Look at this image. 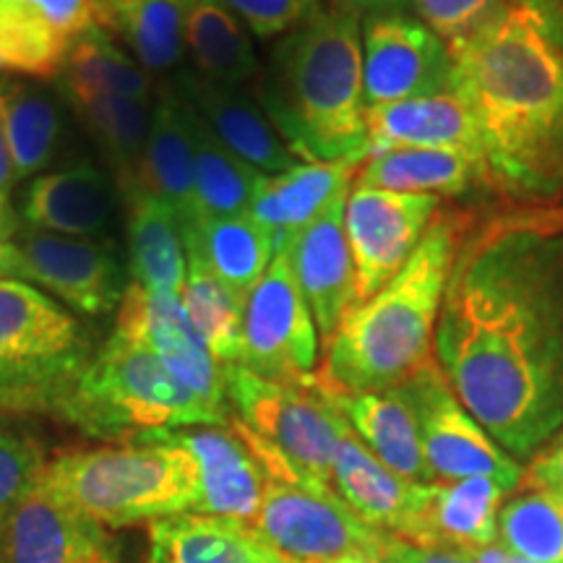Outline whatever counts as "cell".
Instances as JSON below:
<instances>
[{"instance_id":"1","label":"cell","mask_w":563,"mask_h":563,"mask_svg":"<svg viewBox=\"0 0 563 563\" xmlns=\"http://www.w3.org/2000/svg\"><path fill=\"white\" fill-rule=\"evenodd\" d=\"M433 357L514 460L563 431V211L498 217L462 238Z\"/></svg>"},{"instance_id":"35","label":"cell","mask_w":563,"mask_h":563,"mask_svg":"<svg viewBox=\"0 0 563 563\" xmlns=\"http://www.w3.org/2000/svg\"><path fill=\"white\" fill-rule=\"evenodd\" d=\"M188 104V102H186ZM194 141V220L243 214L251 209L264 173L251 167L222 144L188 104ZM188 228V224H186Z\"/></svg>"},{"instance_id":"29","label":"cell","mask_w":563,"mask_h":563,"mask_svg":"<svg viewBox=\"0 0 563 563\" xmlns=\"http://www.w3.org/2000/svg\"><path fill=\"white\" fill-rule=\"evenodd\" d=\"M125 235H129V269L144 290L180 295L186 285V241L183 222L159 196L150 191L125 194Z\"/></svg>"},{"instance_id":"20","label":"cell","mask_w":563,"mask_h":563,"mask_svg":"<svg viewBox=\"0 0 563 563\" xmlns=\"http://www.w3.org/2000/svg\"><path fill=\"white\" fill-rule=\"evenodd\" d=\"M173 87L209 125V131L258 173L277 175L298 165V157L287 150L256 97L220 87V84L203 79L194 68L180 70L173 79Z\"/></svg>"},{"instance_id":"7","label":"cell","mask_w":563,"mask_h":563,"mask_svg":"<svg viewBox=\"0 0 563 563\" xmlns=\"http://www.w3.org/2000/svg\"><path fill=\"white\" fill-rule=\"evenodd\" d=\"M230 426L269 481L334 490L332 467L347 420L311 382H272L243 365L224 368Z\"/></svg>"},{"instance_id":"48","label":"cell","mask_w":563,"mask_h":563,"mask_svg":"<svg viewBox=\"0 0 563 563\" xmlns=\"http://www.w3.org/2000/svg\"><path fill=\"white\" fill-rule=\"evenodd\" d=\"M473 561L475 563H534L530 559H525V555L509 551V548L501 545V543H498V545L493 543L488 548H483V551L473 553Z\"/></svg>"},{"instance_id":"24","label":"cell","mask_w":563,"mask_h":563,"mask_svg":"<svg viewBox=\"0 0 563 563\" xmlns=\"http://www.w3.org/2000/svg\"><path fill=\"white\" fill-rule=\"evenodd\" d=\"M58 91L95 144L100 146L104 162L115 173L118 194L125 196L139 186L141 165H144L146 139L152 125V104L115 91L70 87L58 84Z\"/></svg>"},{"instance_id":"42","label":"cell","mask_w":563,"mask_h":563,"mask_svg":"<svg viewBox=\"0 0 563 563\" xmlns=\"http://www.w3.org/2000/svg\"><path fill=\"white\" fill-rule=\"evenodd\" d=\"M256 40H279L321 9L323 0H222Z\"/></svg>"},{"instance_id":"38","label":"cell","mask_w":563,"mask_h":563,"mask_svg":"<svg viewBox=\"0 0 563 563\" xmlns=\"http://www.w3.org/2000/svg\"><path fill=\"white\" fill-rule=\"evenodd\" d=\"M498 540L534 563H563V496L517 490L498 511Z\"/></svg>"},{"instance_id":"21","label":"cell","mask_w":563,"mask_h":563,"mask_svg":"<svg viewBox=\"0 0 563 563\" xmlns=\"http://www.w3.org/2000/svg\"><path fill=\"white\" fill-rule=\"evenodd\" d=\"M115 183L95 165L42 173L21 194V220L26 228L68 238H91L108 228L115 214Z\"/></svg>"},{"instance_id":"46","label":"cell","mask_w":563,"mask_h":563,"mask_svg":"<svg viewBox=\"0 0 563 563\" xmlns=\"http://www.w3.org/2000/svg\"><path fill=\"white\" fill-rule=\"evenodd\" d=\"M13 186H16V178H13L11 154H9V146H5L3 125H0V235L11 238V241L19 232L16 214H13V207H11Z\"/></svg>"},{"instance_id":"18","label":"cell","mask_w":563,"mask_h":563,"mask_svg":"<svg viewBox=\"0 0 563 563\" xmlns=\"http://www.w3.org/2000/svg\"><path fill=\"white\" fill-rule=\"evenodd\" d=\"M344 201L347 196L336 199L319 220L295 232L277 249L287 256L292 277L311 308L323 347L357 302L355 264L344 232Z\"/></svg>"},{"instance_id":"32","label":"cell","mask_w":563,"mask_h":563,"mask_svg":"<svg viewBox=\"0 0 563 563\" xmlns=\"http://www.w3.org/2000/svg\"><path fill=\"white\" fill-rule=\"evenodd\" d=\"M269 555L249 525L232 519L178 514L150 525L146 563H264Z\"/></svg>"},{"instance_id":"13","label":"cell","mask_w":563,"mask_h":563,"mask_svg":"<svg viewBox=\"0 0 563 563\" xmlns=\"http://www.w3.org/2000/svg\"><path fill=\"white\" fill-rule=\"evenodd\" d=\"M439 209V196L350 188L344 232L355 264L357 302L373 298L402 272Z\"/></svg>"},{"instance_id":"11","label":"cell","mask_w":563,"mask_h":563,"mask_svg":"<svg viewBox=\"0 0 563 563\" xmlns=\"http://www.w3.org/2000/svg\"><path fill=\"white\" fill-rule=\"evenodd\" d=\"M319 329L282 251L243 306L241 365L272 382L302 384L316 376Z\"/></svg>"},{"instance_id":"33","label":"cell","mask_w":563,"mask_h":563,"mask_svg":"<svg viewBox=\"0 0 563 563\" xmlns=\"http://www.w3.org/2000/svg\"><path fill=\"white\" fill-rule=\"evenodd\" d=\"M0 125L16 183L37 178L60 146L58 102L37 84L0 74Z\"/></svg>"},{"instance_id":"39","label":"cell","mask_w":563,"mask_h":563,"mask_svg":"<svg viewBox=\"0 0 563 563\" xmlns=\"http://www.w3.org/2000/svg\"><path fill=\"white\" fill-rule=\"evenodd\" d=\"M68 42L47 30L16 0H0V74L55 79Z\"/></svg>"},{"instance_id":"3","label":"cell","mask_w":563,"mask_h":563,"mask_svg":"<svg viewBox=\"0 0 563 563\" xmlns=\"http://www.w3.org/2000/svg\"><path fill=\"white\" fill-rule=\"evenodd\" d=\"M253 97L298 159H368L361 13L332 0L279 37Z\"/></svg>"},{"instance_id":"51","label":"cell","mask_w":563,"mask_h":563,"mask_svg":"<svg viewBox=\"0 0 563 563\" xmlns=\"http://www.w3.org/2000/svg\"><path fill=\"white\" fill-rule=\"evenodd\" d=\"M264 563H292V561H285V559H279V555H274V553H272L269 559H266Z\"/></svg>"},{"instance_id":"10","label":"cell","mask_w":563,"mask_h":563,"mask_svg":"<svg viewBox=\"0 0 563 563\" xmlns=\"http://www.w3.org/2000/svg\"><path fill=\"white\" fill-rule=\"evenodd\" d=\"M418 420L422 456L433 483H454L467 477H490L506 490H517L525 467L483 431L464 410L435 357L402 386H397Z\"/></svg>"},{"instance_id":"50","label":"cell","mask_w":563,"mask_h":563,"mask_svg":"<svg viewBox=\"0 0 563 563\" xmlns=\"http://www.w3.org/2000/svg\"><path fill=\"white\" fill-rule=\"evenodd\" d=\"M342 563H384V559H382V553H368V555H357V559H350Z\"/></svg>"},{"instance_id":"6","label":"cell","mask_w":563,"mask_h":563,"mask_svg":"<svg viewBox=\"0 0 563 563\" xmlns=\"http://www.w3.org/2000/svg\"><path fill=\"white\" fill-rule=\"evenodd\" d=\"M51 412L91 439L110 441H136L194 426H230L150 350L118 334L95 350Z\"/></svg>"},{"instance_id":"22","label":"cell","mask_w":563,"mask_h":563,"mask_svg":"<svg viewBox=\"0 0 563 563\" xmlns=\"http://www.w3.org/2000/svg\"><path fill=\"white\" fill-rule=\"evenodd\" d=\"M365 133L368 157L391 150H452L470 154L483 165L473 115L452 91L365 108Z\"/></svg>"},{"instance_id":"36","label":"cell","mask_w":563,"mask_h":563,"mask_svg":"<svg viewBox=\"0 0 563 563\" xmlns=\"http://www.w3.org/2000/svg\"><path fill=\"white\" fill-rule=\"evenodd\" d=\"M186 258L188 269L180 302L188 319L222 368L241 365L245 300L238 292H232L224 282L217 279L199 258Z\"/></svg>"},{"instance_id":"27","label":"cell","mask_w":563,"mask_h":563,"mask_svg":"<svg viewBox=\"0 0 563 563\" xmlns=\"http://www.w3.org/2000/svg\"><path fill=\"white\" fill-rule=\"evenodd\" d=\"M183 45L196 74L228 89H253L262 63L243 21L222 0H183Z\"/></svg>"},{"instance_id":"16","label":"cell","mask_w":563,"mask_h":563,"mask_svg":"<svg viewBox=\"0 0 563 563\" xmlns=\"http://www.w3.org/2000/svg\"><path fill=\"white\" fill-rule=\"evenodd\" d=\"M0 563H123L100 522L37 481L0 519Z\"/></svg>"},{"instance_id":"14","label":"cell","mask_w":563,"mask_h":563,"mask_svg":"<svg viewBox=\"0 0 563 563\" xmlns=\"http://www.w3.org/2000/svg\"><path fill=\"white\" fill-rule=\"evenodd\" d=\"M452 91V55L410 13L363 19L365 108L422 100Z\"/></svg>"},{"instance_id":"44","label":"cell","mask_w":563,"mask_h":563,"mask_svg":"<svg viewBox=\"0 0 563 563\" xmlns=\"http://www.w3.org/2000/svg\"><path fill=\"white\" fill-rule=\"evenodd\" d=\"M517 490H548L563 496V431L532 456Z\"/></svg>"},{"instance_id":"43","label":"cell","mask_w":563,"mask_h":563,"mask_svg":"<svg viewBox=\"0 0 563 563\" xmlns=\"http://www.w3.org/2000/svg\"><path fill=\"white\" fill-rule=\"evenodd\" d=\"M16 3L24 5L32 16H37L68 45L84 32L95 30L97 16H100L97 0H16Z\"/></svg>"},{"instance_id":"28","label":"cell","mask_w":563,"mask_h":563,"mask_svg":"<svg viewBox=\"0 0 563 563\" xmlns=\"http://www.w3.org/2000/svg\"><path fill=\"white\" fill-rule=\"evenodd\" d=\"M186 256L199 258L217 279L245 300L274 258V238L251 211L191 222L183 228Z\"/></svg>"},{"instance_id":"4","label":"cell","mask_w":563,"mask_h":563,"mask_svg":"<svg viewBox=\"0 0 563 563\" xmlns=\"http://www.w3.org/2000/svg\"><path fill=\"white\" fill-rule=\"evenodd\" d=\"M462 241V217L439 214L410 262L373 298L355 302L327 350L321 386L373 394L402 386L433 357L435 323Z\"/></svg>"},{"instance_id":"26","label":"cell","mask_w":563,"mask_h":563,"mask_svg":"<svg viewBox=\"0 0 563 563\" xmlns=\"http://www.w3.org/2000/svg\"><path fill=\"white\" fill-rule=\"evenodd\" d=\"M321 389L327 391V397L332 399V405L347 420L357 439L368 446V452L382 460L391 473L410 483H433L431 470L422 456L418 420H415L412 407L407 405L402 391L340 394L327 386Z\"/></svg>"},{"instance_id":"17","label":"cell","mask_w":563,"mask_h":563,"mask_svg":"<svg viewBox=\"0 0 563 563\" xmlns=\"http://www.w3.org/2000/svg\"><path fill=\"white\" fill-rule=\"evenodd\" d=\"M165 433L191 462V514L251 525L262 509L269 477L232 426H194Z\"/></svg>"},{"instance_id":"34","label":"cell","mask_w":563,"mask_h":563,"mask_svg":"<svg viewBox=\"0 0 563 563\" xmlns=\"http://www.w3.org/2000/svg\"><path fill=\"white\" fill-rule=\"evenodd\" d=\"M97 26L139 60L146 74H167L183 58V0H97Z\"/></svg>"},{"instance_id":"30","label":"cell","mask_w":563,"mask_h":563,"mask_svg":"<svg viewBox=\"0 0 563 563\" xmlns=\"http://www.w3.org/2000/svg\"><path fill=\"white\" fill-rule=\"evenodd\" d=\"M352 186L382 188L394 194L464 196L488 186L483 165L452 150H391L373 154L357 167Z\"/></svg>"},{"instance_id":"15","label":"cell","mask_w":563,"mask_h":563,"mask_svg":"<svg viewBox=\"0 0 563 563\" xmlns=\"http://www.w3.org/2000/svg\"><path fill=\"white\" fill-rule=\"evenodd\" d=\"M112 334L150 350L201 402L230 420L224 368L214 361V355L194 329L180 295L144 290L136 282H131L125 287L121 306H118Z\"/></svg>"},{"instance_id":"8","label":"cell","mask_w":563,"mask_h":563,"mask_svg":"<svg viewBox=\"0 0 563 563\" xmlns=\"http://www.w3.org/2000/svg\"><path fill=\"white\" fill-rule=\"evenodd\" d=\"M95 355L81 321L24 279H0V410H53Z\"/></svg>"},{"instance_id":"23","label":"cell","mask_w":563,"mask_h":563,"mask_svg":"<svg viewBox=\"0 0 563 563\" xmlns=\"http://www.w3.org/2000/svg\"><path fill=\"white\" fill-rule=\"evenodd\" d=\"M363 162H298L290 170L264 175L251 214L272 232L274 253L287 238L308 228L336 199L350 194Z\"/></svg>"},{"instance_id":"31","label":"cell","mask_w":563,"mask_h":563,"mask_svg":"<svg viewBox=\"0 0 563 563\" xmlns=\"http://www.w3.org/2000/svg\"><path fill=\"white\" fill-rule=\"evenodd\" d=\"M415 485L391 473L382 460L368 452L355 431L344 428L334 454L332 488L365 525L394 534L410 509Z\"/></svg>"},{"instance_id":"37","label":"cell","mask_w":563,"mask_h":563,"mask_svg":"<svg viewBox=\"0 0 563 563\" xmlns=\"http://www.w3.org/2000/svg\"><path fill=\"white\" fill-rule=\"evenodd\" d=\"M58 84L115 91V95L144 102H154V95H157V87L150 74L139 66V60L131 58L129 51L100 26L70 42Z\"/></svg>"},{"instance_id":"9","label":"cell","mask_w":563,"mask_h":563,"mask_svg":"<svg viewBox=\"0 0 563 563\" xmlns=\"http://www.w3.org/2000/svg\"><path fill=\"white\" fill-rule=\"evenodd\" d=\"M258 543L292 563H342L382 553L386 532L365 525L334 490L269 481L249 525Z\"/></svg>"},{"instance_id":"5","label":"cell","mask_w":563,"mask_h":563,"mask_svg":"<svg viewBox=\"0 0 563 563\" xmlns=\"http://www.w3.org/2000/svg\"><path fill=\"white\" fill-rule=\"evenodd\" d=\"M40 483L102 527L191 514V462L165 431L112 446L70 449L45 462Z\"/></svg>"},{"instance_id":"49","label":"cell","mask_w":563,"mask_h":563,"mask_svg":"<svg viewBox=\"0 0 563 563\" xmlns=\"http://www.w3.org/2000/svg\"><path fill=\"white\" fill-rule=\"evenodd\" d=\"M0 279H16V245L0 235Z\"/></svg>"},{"instance_id":"40","label":"cell","mask_w":563,"mask_h":563,"mask_svg":"<svg viewBox=\"0 0 563 563\" xmlns=\"http://www.w3.org/2000/svg\"><path fill=\"white\" fill-rule=\"evenodd\" d=\"M506 3L509 0H410V11L452 51L485 30Z\"/></svg>"},{"instance_id":"47","label":"cell","mask_w":563,"mask_h":563,"mask_svg":"<svg viewBox=\"0 0 563 563\" xmlns=\"http://www.w3.org/2000/svg\"><path fill=\"white\" fill-rule=\"evenodd\" d=\"M334 3L344 5V9L365 13V16H376V13H402L410 11V0H334Z\"/></svg>"},{"instance_id":"41","label":"cell","mask_w":563,"mask_h":563,"mask_svg":"<svg viewBox=\"0 0 563 563\" xmlns=\"http://www.w3.org/2000/svg\"><path fill=\"white\" fill-rule=\"evenodd\" d=\"M45 456L30 435L0 420V519L37 485Z\"/></svg>"},{"instance_id":"2","label":"cell","mask_w":563,"mask_h":563,"mask_svg":"<svg viewBox=\"0 0 563 563\" xmlns=\"http://www.w3.org/2000/svg\"><path fill=\"white\" fill-rule=\"evenodd\" d=\"M449 55L488 186L522 203L563 199V0H509Z\"/></svg>"},{"instance_id":"19","label":"cell","mask_w":563,"mask_h":563,"mask_svg":"<svg viewBox=\"0 0 563 563\" xmlns=\"http://www.w3.org/2000/svg\"><path fill=\"white\" fill-rule=\"evenodd\" d=\"M506 493L490 477L418 483L410 509L394 534L410 543L477 553L498 540V511Z\"/></svg>"},{"instance_id":"25","label":"cell","mask_w":563,"mask_h":563,"mask_svg":"<svg viewBox=\"0 0 563 563\" xmlns=\"http://www.w3.org/2000/svg\"><path fill=\"white\" fill-rule=\"evenodd\" d=\"M141 191L159 196L180 217L183 228L194 220V141L188 104L170 84H159L152 104V125L141 165ZM133 188V191H136ZM131 194V191H129Z\"/></svg>"},{"instance_id":"45","label":"cell","mask_w":563,"mask_h":563,"mask_svg":"<svg viewBox=\"0 0 563 563\" xmlns=\"http://www.w3.org/2000/svg\"><path fill=\"white\" fill-rule=\"evenodd\" d=\"M382 559L384 563H475L473 553L410 543V540L397 538V534H386Z\"/></svg>"},{"instance_id":"12","label":"cell","mask_w":563,"mask_h":563,"mask_svg":"<svg viewBox=\"0 0 563 563\" xmlns=\"http://www.w3.org/2000/svg\"><path fill=\"white\" fill-rule=\"evenodd\" d=\"M13 245L16 279L40 287L70 311L97 319L121 306L129 285L112 245L32 228L16 232Z\"/></svg>"}]
</instances>
